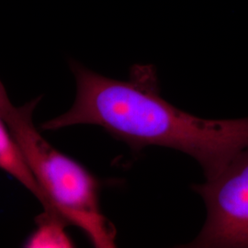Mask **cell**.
<instances>
[{"instance_id":"cell-1","label":"cell","mask_w":248,"mask_h":248,"mask_svg":"<svg viewBox=\"0 0 248 248\" xmlns=\"http://www.w3.org/2000/svg\"><path fill=\"white\" fill-rule=\"evenodd\" d=\"M70 68L77 81L75 102L43 130L98 125L134 151L158 145L185 153L202 166L207 180L248 146V118L206 120L178 109L160 96L154 65L134 64L127 81L103 77L73 60Z\"/></svg>"},{"instance_id":"cell-2","label":"cell","mask_w":248,"mask_h":248,"mask_svg":"<svg viewBox=\"0 0 248 248\" xmlns=\"http://www.w3.org/2000/svg\"><path fill=\"white\" fill-rule=\"evenodd\" d=\"M40 100L15 106L0 81V115L39 184L67 224L83 231L95 248H115V226L99 206V181L78 162L53 148L36 129L32 115Z\"/></svg>"},{"instance_id":"cell-3","label":"cell","mask_w":248,"mask_h":248,"mask_svg":"<svg viewBox=\"0 0 248 248\" xmlns=\"http://www.w3.org/2000/svg\"><path fill=\"white\" fill-rule=\"evenodd\" d=\"M192 188L205 202L207 220L187 247L248 248V146L218 176Z\"/></svg>"},{"instance_id":"cell-4","label":"cell","mask_w":248,"mask_h":248,"mask_svg":"<svg viewBox=\"0 0 248 248\" xmlns=\"http://www.w3.org/2000/svg\"><path fill=\"white\" fill-rule=\"evenodd\" d=\"M0 169L9 176L17 179L35 197L44 207L46 216L64 221L62 215L54 206L52 200L46 194L43 187L37 181L31 170L29 168L20 147L10 132L2 116L0 115ZM68 225V224H67ZM69 226V225H68Z\"/></svg>"},{"instance_id":"cell-5","label":"cell","mask_w":248,"mask_h":248,"mask_svg":"<svg viewBox=\"0 0 248 248\" xmlns=\"http://www.w3.org/2000/svg\"><path fill=\"white\" fill-rule=\"evenodd\" d=\"M38 227L25 243L26 248H73L74 243L65 232L64 222L41 214Z\"/></svg>"}]
</instances>
